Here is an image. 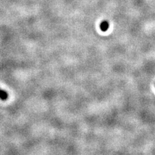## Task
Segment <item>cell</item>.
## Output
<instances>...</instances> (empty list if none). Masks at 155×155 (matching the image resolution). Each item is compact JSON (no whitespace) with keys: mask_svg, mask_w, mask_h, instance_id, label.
I'll return each instance as SVG.
<instances>
[{"mask_svg":"<svg viewBox=\"0 0 155 155\" xmlns=\"http://www.w3.org/2000/svg\"><path fill=\"white\" fill-rule=\"evenodd\" d=\"M8 97H9V95H8V93L6 91L0 89V99L1 100L5 101L8 98Z\"/></svg>","mask_w":155,"mask_h":155,"instance_id":"1","label":"cell"},{"mask_svg":"<svg viewBox=\"0 0 155 155\" xmlns=\"http://www.w3.org/2000/svg\"><path fill=\"white\" fill-rule=\"evenodd\" d=\"M109 23L107 22V21H103V22L101 23L100 29L102 31L105 32V31H107V29H109Z\"/></svg>","mask_w":155,"mask_h":155,"instance_id":"2","label":"cell"}]
</instances>
